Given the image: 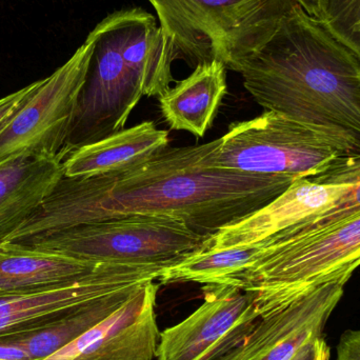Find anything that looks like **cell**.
<instances>
[{"mask_svg":"<svg viewBox=\"0 0 360 360\" xmlns=\"http://www.w3.org/2000/svg\"><path fill=\"white\" fill-rule=\"evenodd\" d=\"M220 139L168 147L114 174L65 177L4 240L132 215L168 216L210 238L283 194L293 182L214 166Z\"/></svg>","mask_w":360,"mask_h":360,"instance_id":"obj_1","label":"cell"},{"mask_svg":"<svg viewBox=\"0 0 360 360\" xmlns=\"http://www.w3.org/2000/svg\"><path fill=\"white\" fill-rule=\"evenodd\" d=\"M238 73L266 111L325 133L347 156L360 155V59L300 4Z\"/></svg>","mask_w":360,"mask_h":360,"instance_id":"obj_2","label":"cell"},{"mask_svg":"<svg viewBox=\"0 0 360 360\" xmlns=\"http://www.w3.org/2000/svg\"><path fill=\"white\" fill-rule=\"evenodd\" d=\"M258 243L252 264L226 285L251 293L260 319L326 283L351 278L360 266V212L308 232L277 233Z\"/></svg>","mask_w":360,"mask_h":360,"instance_id":"obj_3","label":"cell"},{"mask_svg":"<svg viewBox=\"0 0 360 360\" xmlns=\"http://www.w3.org/2000/svg\"><path fill=\"white\" fill-rule=\"evenodd\" d=\"M177 55L241 65L273 35L295 0H149Z\"/></svg>","mask_w":360,"mask_h":360,"instance_id":"obj_4","label":"cell"},{"mask_svg":"<svg viewBox=\"0 0 360 360\" xmlns=\"http://www.w3.org/2000/svg\"><path fill=\"white\" fill-rule=\"evenodd\" d=\"M207 239L176 218L132 215L44 233L18 243L94 264L169 266L202 249Z\"/></svg>","mask_w":360,"mask_h":360,"instance_id":"obj_5","label":"cell"},{"mask_svg":"<svg viewBox=\"0 0 360 360\" xmlns=\"http://www.w3.org/2000/svg\"><path fill=\"white\" fill-rule=\"evenodd\" d=\"M340 156H347L344 148L325 133L266 111L233 124L213 160L218 168L295 182L319 174Z\"/></svg>","mask_w":360,"mask_h":360,"instance_id":"obj_6","label":"cell"},{"mask_svg":"<svg viewBox=\"0 0 360 360\" xmlns=\"http://www.w3.org/2000/svg\"><path fill=\"white\" fill-rule=\"evenodd\" d=\"M95 42L93 29L67 63L40 79L0 133V165L30 156H60L73 126Z\"/></svg>","mask_w":360,"mask_h":360,"instance_id":"obj_7","label":"cell"},{"mask_svg":"<svg viewBox=\"0 0 360 360\" xmlns=\"http://www.w3.org/2000/svg\"><path fill=\"white\" fill-rule=\"evenodd\" d=\"M94 31V53L71 132L60 153L63 160L78 148L124 130L143 96L139 79L122 57L117 12L103 19Z\"/></svg>","mask_w":360,"mask_h":360,"instance_id":"obj_8","label":"cell"},{"mask_svg":"<svg viewBox=\"0 0 360 360\" xmlns=\"http://www.w3.org/2000/svg\"><path fill=\"white\" fill-rule=\"evenodd\" d=\"M202 304L160 334L156 360H218L259 319L253 295L232 285H205Z\"/></svg>","mask_w":360,"mask_h":360,"instance_id":"obj_9","label":"cell"},{"mask_svg":"<svg viewBox=\"0 0 360 360\" xmlns=\"http://www.w3.org/2000/svg\"><path fill=\"white\" fill-rule=\"evenodd\" d=\"M166 266L103 264L65 285L0 295V336L42 329L72 309L130 285L158 281Z\"/></svg>","mask_w":360,"mask_h":360,"instance_id":"obj_10","label":"cell"},{"mask_svg":"<svg viewBox=\"0 0 360 360\" xmlns=\"http://www.w3.org/2000/svg\"><path fill=\"white\" fill-rule=\"evenodd\" d=\"M348 279L316 288L285 308L260 317L245 340L218 360H290L323 328Z\"/></svg>","mask_w":360,"mask_h":360,"instance_id":"obj_11","label":"cell"},{"mask_svg":"<svg viewBox=\"0 0 360 360\" xmlns=\"http://www.w3.org/2000/svg\"><path fill=\"white\" fill-rule=\"evenodd\" d=\"M155 281L141 285L128 302L96 327L41 360H152L160 330Z\"/></svg>","mask_w":360,"mask_h":360,"instance_id":"obj_12","label":"cell"},{"mask_svg":"<svg viewBox=\"0 0 360 360\" xmlns=\"http://www.w3.org/2000/svg\"><path fill=\"white\" fill-rule=\"evenodd\" d=\"M350 184H317L300 179L283 194L247 217L220 229L205 241L202 249L249 247L294 224L333 207Z\"/></svg>","mask_w":360,"mask_h":360,"instance_id":"obj_13","label":"cell"},{"mask_svg":"<svg viewBox=\"0 0 360 360\" xmlns=\"http://www.w3.org/2000/svg\"><path fill=\"white\" fill-rule=\"evenodd\" d=\"M120 48L128 67L139 79L143 96H162L173 82L176 51L153 15L143 8L116 11Z\"/></svg>","mask_w":360,"mask_h":360,"instance_id":"obj_14","label":"cell"},{"mask_svg":"<svg viewBox=\"0 0 360 360\" xmlns=\"http://www.w3.org/2000/svg\"><path fill=\"white\" fill-rule=\"evenodd\" d=\"M169 134L152 122L78 148L63 160L65 177H94L134 168L167 149Z\"/></svg>","mask_w":360,"mask_h":360,"instance_id":"obj_15","label":"cell"},{"mask_svg":"<svg viewBox=\"0 0 360 360\" xmlns=\"http://www.w3.org/2000/svg\"><path fill=\"white\" fill-rule=\"evenodd\" d=\"M61 156H30L0 165V240L16 231L63 179Z\"/></svg>","mask_w":360,"mask_h":360,"instance_id":"obj_16","label":"cell"},{"mask_svg":"<svg viewBox=\"0 0 360 360\" xmlns=\"http://www.w3.org/2000/svg\"><path fill=\"white\" fill-rule=\"evenodd\" d=\"M101 266L0 240V295L65 285L91 274Z\"/></svg>","mask_w":360,"mask_h":360,"instance_id":"obj_17","label":"cell"},{"mask_svg":"<svg viewBox=\"0 0 360 360\" xmlns=\"http://www.w3.org/2000/svg\"><path fill=\"white\" fill-rule=\"evenodd\" d=\"M226 69L221 61L199 63L188 77L158 97L162 116L172 130L205 136L226 95Z\"/></svg>","mask_w":360,"mask_h":360,"instance_id":"obj_18","label":"cell"},{"mask_svg":"<svg viewBox=\"0 0 360 360\" xmlns=\"http://www.w3.org/2000/svg\"><path fill=\"white\" fill-rule=\"evenodd\" d=\"M143 283H146L130 285L79 304L42 329L4 336H8L31 360L46 359L111 316Z\"/></svg>","mask_w":360,"mask_h":360,"instance_id":"obj_19","label":"cell"},{"mask_svg":"<svg viewBox=\"0 0 360 360\" xmlns=\"http://www.w3.org/2000/svg\"><path fill=\"white\" fill-rule=\"evenodd\" d=\"M259 249V243L229 249H201L166 266L158 281L160 283L226 285L252 264Z\"/></svg>","mask_w":360,"mask_h":360,"instance_id":"obj_20","label":"cell"},{"mask_svg":"<svg viewBox=\"0 0 360 360\" xmlns=\"http://www.w3.org/2000/svg\"><path fill=\"white\" fill-rule=\"evenodd\" d=\"M308 179L317 184H350L351 186L333 207L281 231L283 234H298L323 228L360 212V155L340 156L319 174Z\"/></svg>","mask_w":360,"mask_h":360,"instance_id":"obj_21","label":"cell"},{"mask_svg":"<svg viewBox=\"0 0 360 360\" xmlns=\"http://www.w3.org/2000/svg\"><path fill=\"white\" fill-rule=\"evenodd\" d=\"M316 17L360 59V0H319Z\"/></svg>","mask_w":360,"mask_h":360,"instance_id":"obj_22","label":"cell"},{"mask_svg":"<svg viewBox=\"0 0 360 360\" xmlns=\"http://www.w3.org/2000/svg\"><path fill=\"white\" fill-rule=\"evenodd\" d=\"M39 84L40 79L0 98V133L4 131L13 116L22 107L23 103L31 96L32 93L37 89Z\"/></svg>","mask_w":360,"mask_h":360,"instance_id":"obj_23","label":"cell"},{"mask_svg":"<svg viewBox=\"0 0 360 360\" xmlns=\"http://www.w3.org/2000/svg\"><path fill=\"white\" fill-rule=\"evenodd\" d=\"M336 360H360V329L348 330L342 334Z\"/></svg>","mask_w":360,"mask_h":360,"instance_id":"obj_24","label":"cell"},{"mask_svg":"<svg viewBox=\"0 0 360 360\" xmlns=\"http://www.w3.org/2000/svg\"><path fill=\"white\" fill-rule=\"evenodd\" d=\"M329 356V346L321 335L304 345L290 360H328Z\"/></svg>","mask_w":360,"mask_h":360,"instance_id":"obj_25","label":"cell"},{"mask_svg":"<svg viewBox=\"0 0 360 360\" xmlns=\"http://www.w3.org/2000/svg\"><path fill=\"white\" fill-rule=\"evenodd\" d=\"M295 1L300 4L309 14L317 16L319 0H295Z\"/></svg>","mask_w":360,"mask_h":360,"instance_id":"obj_26","label":"cell"}]
</instances>
